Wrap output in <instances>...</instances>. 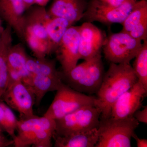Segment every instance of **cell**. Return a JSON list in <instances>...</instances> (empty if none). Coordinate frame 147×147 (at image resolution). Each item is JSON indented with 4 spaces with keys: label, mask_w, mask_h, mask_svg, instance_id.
Masks as SVG:
<instances>
[{
    "label": "cell",
    "mask_w": 147,
    "mask_h": 147,
    "mask_svg": "<svg viewBox=\"0 0 147 147\" xmlns=\"http://www.w3.org/2000/svg\"><path fill=\"white\" fill-rule=\"evenodd\" d=\"M139 123L134 117L123 119L100 118L96 147H130L131 140Z\"/></svg>",
    "instance_id": "obj_4"
},
{
    "label": "cell",
    "mask_w": 147,
    "mask_h": 147,
    "mask_svg": "<svg viewBox=\"0 0 147 147\" xmlns=\"http://www.w3.org/2000/svg\"><path fill=\"white\" fill-rule=\"evenodd\" d=\"M133 117L139 123H143L145 124L147 123V106H146L142 110H139L136 111Z\"/></svg>",
    "instance_id": "obj_25"
},
{
    "label": "cell",
    "mask_w": 147,
    "mask_h": 147,
    "mask_svg": "<svg viewBox=\"0 0 147 147\" xmlns=\"http://www.w3.org/2000/svg\"><path fill=\"white\" fill-rule=\"evenodd\" d=\"M28 55L24 45L19 43L11 46L7 58L8 68L17 71L21 76L22 82L27 86L31 77L27 67Z\"/></svg>",
    "instance_id": "obj_19"
},
{
    "label": "cell",
    "mask_w": 147,
    "mask_h": 147,
    "mask_svg": "<svg viewBox=\"0 0 147 147\" xmlns=\"http://www.w3.org/2000/svg\"><path fill=\"white\" fill-rule=\"evenodd\" d=\"M132 137L137 142V147H147V140L144 139H140L138 136L134 133L133 134Z\"/></svg>",
    "instance_id": "obj_28"
},
{
    "label": "cell",
    "mask_w": 147,
    "mask_h": 147,
    "mask_svg": "<svg viewBox=\"0 0 147 147\" xmlns=\"http://www.w3.org/2000/svg\"><path fill=\"white\" fill-rule=\"evenodd\" d=\"M133 69L137 81L147 90V40L143 41L141 50L135 57Z\"/></svg>",
    "instance_id": "obj_24"
},
{
    "label": "cell",
    "mask_w": 147,
    "mask_h": 147,
    "mask_svg": "<svg viewBox=\"0 0 147 147\" xmlns=\"http://www.w3.org/2000/svg\"><path fill=\"white\" fill-rule=\"evenodd\" d=\"M26 11L24 0H0V18L5 21L24 41Z\"/></svg>",
    "instance_id": "obj_13"
},
{
    "label": "cell",
    "mask_w": 147,
    "mask_h": 147,
    "mask_svg": "<svg viewBox=\"0 0 147 147\" xmlns=\"http://www.w3.org/2000/svg\"><path fill=\"white\" fill-rule=\"evenodd\" d=\"M95 96L77 91L63 82L43 116L56 120L82 107L95 105Z\"/></svg>",
    "instance_id": "obj_6"
},
{
    "label": "cell",
    "mask_w": 147,
    "mask_h": 147,
    "mask_svg": "<svg viewBox=\"0 0 147 147\" xmlns=\"http://www.w3.org/2000/svg\"><path fill=\"white\" fill-rule=\"evenodd\" d=\"M62 83L61 79L43 75H31L28 86L34 94L36 105L38 106L47 92L57 91Z\"/></svg>",
    "instance_id": "obj_18"
},
{
    "label": "cell",
    "mask_w": 147,
    "mask_h": 147,
    "mask_svg": "<svg viewBox=\"0 0 147 147\" xmlns=\"http://www.w3.org/2000/svg\"><path fill=\"white\" fill-rule=\"evenodd\" d=\"M101 55L76 65L67 73L61 72L64 84L84 94H96L104 75Z\"/></svg>",
    "instance_id": "obj_3"
},
{
    "label": "cell",
    "mask_w": 147,
    "mask_h": 147,
    "mask_svg": "<svg viewBox=\"0 0 147 147\" xmlns=\"http://www.w3.org/2000/svg\"><path fill=\"white\" fill-rule=\"evenodd\" d=\"M79 41V26H71L65 33L55 52L57 60L61 66L63 73L71 70L80 59Z\"/></svg>",
    "instance_id": "obj_11"
},
{
    "label": "cell",
    "mask_w": 147,
    "mask_h": 147,
    "mask_svg": "<svg viewBox=\"0 0 147 147\" xmlns=\"http://www.w3.org/2000/svg\"><path fill=\"white\" fill-rule=\"evenodd\" d=\"M2 19L0 18V34H1L2 33L3 31L4 28L2 26Z\"/></svg>",
    "instance_id": "obj_31"
},
{
    "label": "cell",
    "mask_w": 147,
    "mask_h": 147,
    "mask_svg": "<svg viewBox=\"0 0 147 147\" xmlns=\"http://www.w3.org/2000/svg\"><path fill=\"white\" fill-rule=\"evenodd\" d=\"M26 10L34 4V0H24Z\"/></svg>",
    "instance_id": "obj_30"
},
{
    "label": "cell",
    "mask_w": 147,
    "mask_h": 147,
    "mask_svg": "<svg viewBox=\"0 0 147 147\" xmlns=\"http://www.w3.org/2000/svg\"><path fill=\"white\" fill-rule=\"evenodd\" d=\"M110 63L96 97L95 105L100 110L102 119L110 117L114 102L137 82L130 63Z\"/></svg>",
    "instance_id": "obj_1"
},
{
    "label": "cell",
    "mask_w": 147,
    "mask_h": 147,
    "mask_svg": "<svg viewBox=\"0 0 147 147\" xmlns=\"http://www.w3.org/2000/svg\"><path fill=\"white\" fill-rule=\"evenodd\" d=\"M137 1H129L121 5L115 6L99 0H92L87 5L83 18L87 22L97 21L106 24H122Z\"/></svg>",
    "instance_id": "obj_8"
},
{
    "label": "cell",
    "mask_w": 147,
    "mask_h": 147,
    "mask_svg": "<svg viewBox=\"0 0 147 147\" xmlns=\"http://www.w3.org/2000/svg\"><path fill=\"white\" fill-rule=\"evenodd\" d=\"M147 93V90L137 81L114 102L110 117L123 119L133 117L134 113L142 107Z\"/></svg>",
    "instance_id": "obj_10"
},
{
    "label": "cell",
    "mask_w": 147,
    "mask_h": 147,
    "mask_svg": "<svg viewBox=\"0 0 147 147\" xmlns=\"http://www.w3.org/2000/svg\"><path fill=\"white\" fill-rule=\"evenodd\" d=\"M87 6L85 0H54L47 12L50 17L64 18L72 25L83 18Z\"/></svg>",
    "instance_id": "obj_15"
},
{
    "label": "cell",
    "mask_w": 147,
    "mask_h": 147,
    "mask_svg": "<svg viewBox=\"0 0 147 147\" xmlns=\"http://www.w3.org/2000/svg\"><path fill=\"white\" fill-rule=\"evenodd\" d=\"M50 0H34V4L40 6L45 7Z\"/></svg>",
    "instance_id": "obj_29"
},
{
    "label": "cell",
    "mask_w": 147,
    "mask_h": 147,
    "mask_svg": "<svg viewBox=\"0 0 147 147\" xmlns=\"http://www.w3.org/2000/svg\"><path fill=\"white\" fill-rule=\"evenodd\" d=\"M1 35L0 34V42H1Z\"/></svg>",
    "instance_id": "obj_32"
},
{
    "label": "cell",
    "mask_w": 147,
    "mask_h": 147,
    "mask_svg": "<svg viewBox=\"0 0 147 147\" xmlns=\"http://www.w3.org/2000/svg\"><path fill=\"white\" fill-rule=\"evenodd\" d=\"M100 1L108 4L110 5L117 6L121 5L124 3L129 1H138V0H99Z\"/></svg>",
    "instance_id": "obj_27"
},
{
    "label": "cell",
    "mask_w": 147,
    "mask_h": 147,
    "mask_svg": "<svg viewBox=\"0 0 147 147\" xmlns=\"http://www.w3.org/2000/svg\"><path fill=\"white\" fill-rule=\"evenodd\" d=\"M101 112L95 105H88L56 120L53 136H65L98 128Z\"/></svg>",
    "instance_id": "obj_5"
},
{
    "label": "cell",
    "mask_w": 147,
    "mask_h": 147,
    "mask_svg": "<svg viewBox=\"0 0 147 147\" xmlns=\"http://www.w3.org/2000/svg\"><path fill=\"white\" fill-rule=\"evenodd\" d=\"M18 121L12 109L0 98V126L12 139L16 135Z\"/></svg>",
    "instance_id": "obj_23"
},
{
    "label": "cell",
    "mask_w": 147,
    "mask_h": 147,
    "mask_svg": "<svg viewBox=\"0 0 147 147\" xmlns=\"http://www.w3.org/2000/svg\"><path fill=\"white\" fill-rule=\"evenodd\" d=\"M98 129L65 136H53L56 147H94L98 141Z\"/></svg>",
    "instance_id": "obj_16"
},
{
    "label": "cell",
    "mask_w": 147,
    "mask_h": 147,
    "mask_svg": "<svg viewBox=\"0 0 147 147\" xmlns=\"http://www.w3.org/2000/svg\"><path fill=\"white\" fill-rule=\"evenodd\" d=\"M55 129V120L43 116L18 120L13 145L15 147H52Z\"/></svg>",
    "instance_id": "obj_2"
},
{
    "label": "cell",
    "mask_w": 147,
    "mask_h": 147,
    "mask_svg": "<svg viewBox=\"0 0 147 147\" xmlns=\"http://www.w3.org/2000/svg\"><path fill=\"white\" fill-rule=\"evenodd\" d=\"M24 15V35L28 34L38 38L47 46L46 26L50 17L44 7L37 5L31 7L26 10Z\"/></svg>",
    "instance_id": "obj_14"
},
{
    "label": "cell",
    "mask_w": 147,
    "mask_h": 147,
    "mask_svg": "<svg viewBox=\"0 0 147 147\" xmlns=\"http://www.w3.org/2000/svg\"><path fill=\"white\" fill-rule=\"evenodd\" d=\"M102 32L91 22H86L79 26V52L80 59L88 60L100 54L104 44Z\"/></svg>",
    "instance_id": "obj_12"
},
{
    "label": "cell",
    "mask_w": 147,
    "mask_h": 147,
    "mask_svg": "<svg viewBox=\"0 0 147 147\" xmlns=\"http://www.w3.org/2000/svg\"><path fill=\"white\" fill-rule=\"evenodd\" d=\"M143 42L123 31L111 34L102 46L105 57L110 63H130L142 48Z\"/></svg>",
    "instance_id": "obj_7"
},
{
    "label": "cell",
    "mask_w": 147,
    "mask_h": 147,
    "mask_svg": "<svg viewBox=\"0 0 147 147\" xmlns=\"http://www.w3.org/2000/svg\"><path fill=\"white\" fill-rule=\"evenodd\" d=\"M1 98L11 109L19 113L20 119L30 118L35 116L33 110L35 104L34 94L21 80L9 83Z\"/></svg>",
    "instance_id": "obj_9"
},
{
    "label": "cell",
    "mask_w": 147,
    "mask_h": 147,
    "mask_svg": "<svg viewBox=\"0 0 147 147\" xmlns=\"http://www.w3.org/2000/svg\"><path fill=\"white\" fill-rule=\"evenodd\" d=\"M27 67L31 75H43L61 79V73L57 70L55 60L33 58L28 55Z\"/></svg>",
    "instance_id": "obj_21"
},
{
    "label": "cell",
    "mask_w": 147,
    "mask_h": 147,
    "mask_svg": "<svg viewBox=\"0 0 147 147\" xmlns=\"http://www.w3.org/2000/svg\"><path fill=\"white\" fill-rule=\"evenodd\" d=\"M147 21V0H138L131 12L122 23V31L129 32L132 29Z\"/></svg>",
    "instance_id": "obj_22"
},
{
    "label": "cell",
    "mask_w": 147,
    "mask_h": 147,
    "mask_svg": "<svg viewBox=\"0 0 147 147\" xmlns=\"http://www.w3.org/2000/svg\"><path fill=\"white\" fill-rule=\"evenodd\" d=\"M71 26L68 21L64 18L50 16L45 26L48 55L55 53L65 33Z\"/></svg>",
    "instance_id": "obj_20"
},
{
    "label": "cell",
    "mask_w": 147,
    "mask_h": 147,
    "mask_svg": "<svg viewBox=\"0 0 147 147\" xmlns=\"http://www.w3.org/2000/svg\"><path fill=\"white\" fill-rule=\"evenodd\" d=\"M4 131L0 126V147H8L13 145L12 139H8L3 134Z\"/></svg>",
    "instance_id": "obj_26"
},
{
    "label": "cell",
    "mask_w": 147,
    "mask_h": 147,
    "mask_svg": "<svg viewBox=\"0 0 147 147\" xmlns=\"http://www.w3.org/2000/svg\"><path fill=\"white\" fill-rule=\"evenodd\" d=\"M12 29L9 25L4 28L1 35L0 42V98L8 86L9 69L7 55L12 45Z\"/></svg>",
    "instance_id": "obj_17"
}]
</instances>
